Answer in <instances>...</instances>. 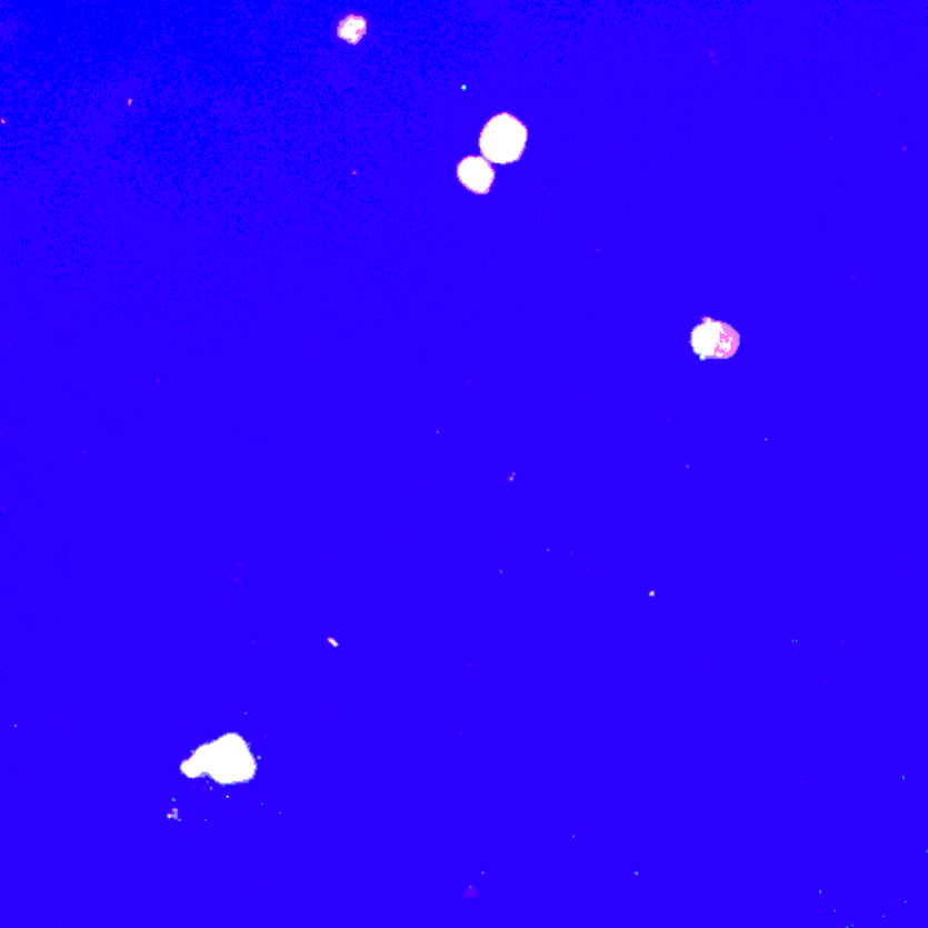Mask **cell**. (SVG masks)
Segmentation results:
<instances>
[{"instance_id":"cell-1","label":"cell","mask_w":928,"mask_h":928,"mask_svg":"<svg viewBox=\"0 0 928 928\" xmlns=\"http://www.w3.org/2000/svg\"><path fill=\"white\" fill-rule=\"evenodd\" d=\"M251 749L237 735H227L217 742L207 744L192 752L180 766L183 777L211 778L218 786H240L256 777Z\"/></svg>"},{"instance_id":"cell-2","label":"cell","mask_w":928,"mask_h":928,"mask_svg":"<svg viewBox=\"0 0 928 928\" xmlns=\"http://www.w3.org/2000/svg\"><path fill=\"white\" fill-rule=\"evenodd\" d=\"M528 129L516 117L497 114L482 129L481 151L487 160L497 163L516 162L525 151Z\"/></svg>"},{"instance_id":"cell-3","label":"cell","mask_w":928,"mask_h":928,"mask_svg":"<svg viewBox=\"0 0 928 928\" xmlns=\"http://www.w3.org/2000/svg\"><path fill=\"white\" fill-rule=\"evenodd\" d=\"M691 345L700 358L726 359L737 355L740 336L729 325L706 318L692 330Z\"/></svg>"},{"instance_id":"cell-4","label":"cell","mask_w":928,"mask_h":928,"mask_svg":"<svg viewBox=\"0 0 928 928\" xmlns=\"http://www.w3.org/2000/svg\"><path fill=\"white\" fill-rule=\"evenodd\" d=\"M457 177L470 191L485 194L493 182V169L487 158L468 157L459 163Z\"/></svg>"},{"instance_id":"cell-5","label":"cell","mask_w":928,"mask_h":928,"mask_svg":"<svg viewBox=\"0 0 928 928\" xmlns=\"http://www.w3.org/2000/svg\"><path fill=\"white\" fill-rule=\"evenodd\" d=\"M365 30H367V20L361 16H347L338 24L339 37L345 40H350V42H356V40L361 39Z\"/></svg>"}]
</instances>
